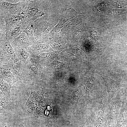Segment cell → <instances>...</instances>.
<instances>
[{"mask_svg":"<svg viewBox=\"0 0 127 127\" xmlns=\"http://www.w3.org/2000/svg\"><path fill=\"white\" fill-rule=\"evenodd\" d=\"M0 79L13 81L23 79L30 74L25 65L6 57L0 58Z\"/></svg>","mask_w":127,"mask_h":127,"instance_id":"6da1fadb","label":"cell"},{"mask_svg":"<svg viewBox=\"0 0 127 127\" xmlns=\"http://www.w3.org/2000/svg\"><path fill=\"white\" fill-rule=\"evenodd\" d=\"M117 93L113 97L107 108L108 111L105 114V116L109 125L117 121L119 106V97Z\"/></svg>","mask_w":127,"mask_h":127,"instance_id":"7a4b0ae2","label":"cell"},{"mask_svg":"<svg viewBox=\"0 0 127 127\" xmlns=\"http://www.w3.org/2000/svg\"><path fill=\"white\" fill-rule=\"evenodd\" d=\"M100 96L95 109L96 118L98 120L103 121L106 119L105 112L109 103L107 94L105 88Z\"/></svg>","mask_w":127,"mask_h":127,"instance_id":"3957f363","label":"cell"},{"mask_svg":"<svg viewBox=\"0 0 127 127\" xmlns=\"http://www.w3.org/2000/svg\"><path fill=\"white\" fill-rule=\"evenodd\" d=\"M6 35L4 37H0V58L6 57L12 59L16 62H19L14 49Z\"/></svg>","mask_w":127,"mask_h":127,"instance_id":"277c9868","label":"cell"},{"mask_svg":"<svg viewBox=\"0 0 127 127\" xmlns=\"http://www.w3.org/2000/svg\"><path fill=\"white\" fill-rule=\"evenodd\" d=\"M103 79L105 85V88L107 94L109 101L121 87L120 83L111 79L108 76L103 74L101 72H98Z\"/></svg>","mask_w":127,"mask_h":127,"instance_id":"5b68a950","label":"cell"},{"mask_svg":"<svg viewBox=\"0 0 127 127\" xmlns=\"http://www.w3.org/2000/svg\"><path fill=\"white\" fill-rule=\"evenodd\" d=\"M26 48L31 54L32 57L37 56L44 52L52 51L49 45L36 39L31 45Z\"/></svg>","mask_w":127,"mask_h":127,"instance_id":"8992f818","label":"cell"},{"mask_svg":"<svg viewBox=\"0 0 127 127\" xmlns=\"http://www.w3.org/2000/svg\"><path fill=\"white\" fill-rule=\"evenodd\" d=\"M11 44L12 47L15 50L16 55L20 62L25 65L30 63L32 56L26 48L14 44Z\"/></svg>","mask_w":127,"mask_h":127,"instance_id":"52a82bcc","label":"cell"},{"mask_svg":"<svg viewBox=\"0 0 127 127\" xmlns=\"http://www.w3.org/2000/svg\"><path fill=\"white\" fill-rule=\"evenodd\" d=\"M25 66L30 75L32 77L36 79L41 77L43 66L32 58L30 63Z\"/></svg>","mask_w":127,"mask_h":127,"instance_id":"ba28073f","label":"cell"},{"mask_svg":"<svg viewBox=\"0 0 127 127\" xmlns=\"http://www.w3.org/2000/svg\"><path fill=\"white\" fill-rule=\"evenodd\" d=\"M21 14L27 17V19H31L34 20L37 17L43 15V12L36 7L28 6L21 10Z\"/></svg>","mask_w":127,"mask_h":127,"instance_id":"9c48e42d","label":"cell"},{"mask_svg":"<svg viewBox=\"0 0 127 127\" xmlns=\"http://www.w3.org/2000/svg\"><path fill=\"white\" fill-rule=\"evenodd\" d=\"M11 44L26 48L31 45L34 41L24 32L22 33L10 42Z\"/></svg>","mask_w":127,"mask_h":127,"instance_id":"30bf717a","label":"cell"},{"mask_svg":"<svg viewBox=\"0 0 127 127\" xmlns=\"http://www.w3.org/2000/svg\"><path fill=\"white\" fill-rule=\"evenodd\" d=\"M16 82L0 79V90L3 93L4 97L10 102H11V89L13 85Z\"/></svg>","mask_w":127,"mask_h":127,"instance_id":"8fae6325","label":"cell"},{"mask_svg":"<svg viewBox=\"0 0 127 127\" xmlns=\"http://www.w3.org/2000/svg\"><path fill=\"white\" fill-rule=\"evenodd\" d=\"M38 106L36 97L35 91H32L25 104V107L27 111L30 113H32L33 111Z\"/></svg>","mask_w":127,"mask_h":127,"instance_id":"7c38bea8","label":"cell"},{"mask_svg":"<svg viewBox=\"0 0 127 127\" xmlns=\"http://www.w3.org/2000/svg\"><path fill=\"white\" fill-rule=\"evenodd\" d=\"M44 92L43 88L40 87L36 93V97L38 104V107H44L50 104V101L44 97Z\"/></svg>","mask_w":127,"mask_h":127,"instance_id":"4fadbf2b","label":"cell"},{"mask_svg":"<svg viewBox=\"0 0 127 127\" xmlns=\"http://www.w3.org/2000/svg\"><path fill=\"white\" fill-rule=\"evenodd\" d=\"M24 26H22L24 28H23L24 33L31 40L33 41H34L36 40L35 37H34L35 36V26L33 24L30 23L28 22L25 23Z\"/></svg>","mask_w":127,"mask_h":127,"instance_id":"5bb4252c","label":"cell"},{"mask_svg":"<svg viewBox=\"0 0 127 127\" xmlns=\"http://www.w3.org/2000/svg\"><path fill=\"white\" fill-rule=\"evenodd\" d=\"M22 17L19 15H11L6 16L5 18L6 28L18 24L22 20Z\"/></svg>","mask_w":127,"mask_h":127,"instance_id":"9a60e30c","label":"cell"},{"mask_svg":"<svg viewBox=\"0 0 127 127\" xmlns=\"http://www.w3.org/2000/svg\"><path fill=\"white\" fill-rule=\"evenodd\" d=\"M96 111L95 110L91 115L84 123H82L79 127H97L96 123Z\"/></svg>","mask_w":127,"mask_h":127,"instance_id":"2e32d148","label":"cell"},{"mask_svg":"<svg viewBox=\"0 0 127 127\" xmlns=\"http://www.w3.org/2000/svg\"><path fill=\"white\" fill-rule=\"evenodd\" d=\"M22 27L21 25H16L10 30V32L9 33H7L6 34L9 33L10 36L8 38L9 41L10 42L13 39L17 37L21 33Z\"/></svg>","mask_w":127,"mask_h":127,"instance_id":"e0dca14e","label":"cell"},{"mask_svg":"<svg viewBox=\"0 0 127 127\" xmlns=\"http://www.w3.org/2000/svg\"><path fill=\"white\" fill-rule=\"evenodd\" d=\"M19 3L13 4L7 1H1L0 2V8L6 10H12L19 6Z\"/></svg>","mask_w":127,"mask_h":127,"instance_id":"ac0fdd59","label":"cell"},{"mask_svg":"<svg viewBox=\"0 0 127 127\" xmlns=\"http://www.w3.org/2000/svg\"><path fill=\"white\" fill-rule=\"evenodd\" d=\"M44 107H38L33 111L32 113L36 117H39L44 115Z\"/></svg>","mask_w":127,"mask_h":127,"instance_id":"d6986e66","label":"cell"},{"mask_svg":"<svg viewBox=\"0 0 127 127\" xmlns=\"http://www.w3.org/2000/svg\"><path fill=\"white\" fill-rule=\"evenodd\" d=\"M11 102L8 100L4 96L0 98V106L3 108L5 109L8 107L10 105Z\"/></svg>","mask_w":127,"mask_h":127,"instance_id":"ffe728a7","label":"cell"},{"mask_svg":"<svg viewBox=\"0 0 127 127\" xmlns=\"http://www.w3.org/2000/svg\"><path fill=\"white\" fill-rule=\"evenodd\" d=\"M21 124H12L6 126L4 127H21Z\"/></svg>","mask_w":127,"mask_h":127,"instance_id":"44dd1931","label":"cell"},{"mask_svg":"<svg viewBox=\"0 0 127 127\" xmlns=\"http://www.w3.org/2000/svg\"><path fill=\"white\" fill-rule=\"evenodd\" d=\"M21 127H24V126H23V125L22 124H21Z\"/></svg>","mask_w":127,"mask_h":127,"instance_id":"7402d4cb","label":"cell"}]
</instances>
